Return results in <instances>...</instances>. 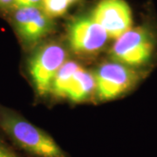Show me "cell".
Returning <instances> with one entry per match:
<instances>
[{"mask_svg":"<svg viewBox=\"0 0 157 157\" xmlns=\"http://www.w3.org/2000/svg\"><path fill=\"white\" fill-rule=\"evenodd\" d=\"M0 130L15 146L34 157H69L48 134L1 105Z\"/></svg>","mask_w":157,"mask_h":157,"instance_id":"cell-1","label":"cell"},{"mask_svg":"<svg viewBox=\"0 0 157 157\" xmlns=\"http://www.w3.org/2000/svg\"><path fill=\"white\" fill-rule=\"evenodd\" d=\"M155 32L150 23L132 27L116 39L112 57L128 67H140L150 60L155 47Z\"/></svg>","mask_w":157,"mask_h":157,"instance_id":"cell-2","label":"cell"},{"mask_svg":"<svg viewBox=\"0 0 157 157\" xmlns=\"http://www.w3.org/2000/svg\"><path fill=\"white\" fill-rule=\"evenodd\" d=\"M66 51L61 45L48 44L37 51L29 60V73L40 95L51 91L52 81L66 62Z\"/></svg>","mask_w":157,"mask_h":157,"instance_id":"cell-3","label":"cell"},{"mask_svg":"<svg viewBox=\"0 0 157 157\" xmlns=\"http://www.w3.org/2000/svg\"><path fill=\"white\" fill-rule=\"evenodd\" d=\"M17 37L25 45H33L53 29L52 18L41 6L13 8L6 16Z\"/></svg>","mask_w":157,"mask_h":157,"instance_id":"cell-4","label":"cell"},{"mask_svg":"<svg viewBox=\"0 0 157 157\" xmlns=\"http://www.w3.org/2000/svg\"><path fill=\"white\" fill-rule=\"evenodd\" d=\"M94 78L99 98L107 101L131 89L137 83L139 74L126 65L113 62L100 67Z\"/></svg>","mask_w":157,"mask_h":157,"instance_id":"cell-5","label":"cell"},{"mask_svg":"<svg viewBox=\"0 0 157 157\" xmlns=\"http://www.w3.org/2000/svg\"><path fill=\"white\" fill-rule=\"evenodd\" d=\"M91 17L111 39H118L133 25L132 10L125 0H101Z\"/></svg>","mask_w":157,"mask_h":157,"instance_id":"cell-6","label":"cell"},{"mask_svg":"<svg viewBox=\"0 0 157 157\" xmlns=\"http://www.w3.org/2000/svg\"><path fill=\"white\" fill-rule=\"evenodd\" d=\"M108 35L91 17H78L68 25V39L73 51L94 53L106 45Z\"/></svg>","mask_w":157,"mask_h":157,"instance_id":"cell-7","label":"cell"},{"mask_svg":"<svg viewBox=\"0 0 157 157\" xmlns=\"http://www.w3.org/2000/svg\"><path fill=\"white\" fill-rule=\"evenodd\" d=\"M95 87L94 76L79 66L71 79L65 98L75 102L83 101L89 98Z\"/></svg>","mask_w":157,"mask_h":157,"instance_id":"cell-8","label":"cell"},{"mask_svg":"<svg viewBox=\"0 0 157 157\" xmlns=\"http://www.w3.org/2000/svg\"><path fill=\"white\" fill-rule=\"evenodd\" d=\"M79 67L77 63L74 61H67L63 64L52 84V92L59 97L66 96V93L73 74Z\"/></svg>","mask_w":157,"mask_h":157,"instance_id":"cell-9","label":"cell"},{"mask_svg":"<svg viewBox=\"0 0 157 157\" xmlns=\"http://www.w3.org/2000/svg\"><path fill=\"white\" fill-rule=\"evenodd\" d=\"M79 0H43L42 8L52 18L64 15L69 8Z\"/></svg>","mask_w":157,"mask_h":157,"instance_id":"cell-10","label":"cell"},{"mask_svg":"<svg viewBox=\"0 0 157 157\" xmlns=\"http://www.w3.org/2000/svg\"><path fill=\"white\" fill-rule=\"evenodd\" d=\"M0 157H24L0 138Z\"/></svg>","mask_w":157,"mask_h":157,"instance_id":"cell-11","label":"cell"},{"mask_svg":"<svg viewBox=\"0 0 157 157\" xmlns=\"http://www.w3.org/2000/svg\"><path fill=\"white\" fill-rule=\"evenodd\" d=\"M43 0H14L13 8L17 7H34L41 6L42 7Z\"/></svg>","mask_w":157,"mask_h":157,"instance_id":"cell-12","label":"cell"},{"mask_svg":"<svg viewBox=\"0 0 157 157\" xmlns=\"http://www.w3.org/2000/svg\"><path fill=\"white\" fill-rule=\"evenodd\" d=\"M14 0H0V13H2L5 17L13 9Z\"/></svg>","mask_w":157,"mask_h":157,"instance_id":"cell-13","label":"cell"}]
</instances>
